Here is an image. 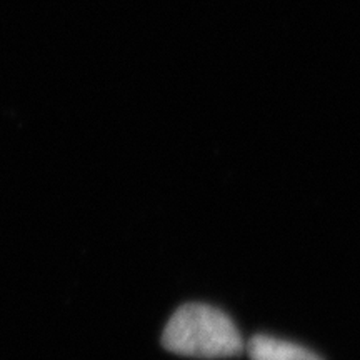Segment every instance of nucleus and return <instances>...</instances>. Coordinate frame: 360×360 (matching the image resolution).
I'll list each match as a JSON object with an SVG mask.
<instances>
[{"label":"nucleus","instance_id":"2","mask_svg":"<svg viewBox=\"0 0 360 360\" xmlns=\"http://www.w3.org/2000/svg\"><path fill=\"white\" fill-rule=\"evenodd\" d=\"M245 350L250 360H322L307 347L264 334L252 337Z\"/></svg>","mask_w":360,"mask_h":360},{"label":"nucleus","instance_id":"1","mask_svg":"<svg viewBox=\"0 0 360 360\" xmlns=\"http://www.w3.org/2000/svg\"><path fill=\"white\" fill-rule=\"evenodd\" d=\"M162 345L175 355L209 360L237 357L245 350L232 319L207 304H186L175 310L164 328Z\"/></svg>","mask_w":360,"mask_h":360}]
</instances>
